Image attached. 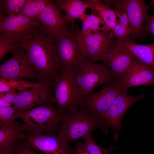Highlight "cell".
Returning <instances> with one entry per match:
<instances>
[{"label":"cell","mask_w":154,"mask_h":154,"mask_svg":"<svg viewBox=\"0 0 154 154\" xmlns=\"http://www.w3.org/2000/svg\"><path fill=\"white\" fill-rule=\"evenodd\" d=\"M19 142L17 141L9 148L0 150V154H15L19 148Z\"/></svg>","instance_id":"cell-35"},{"label":"cell","mask_w":154,"mask_h":154,"mask_svg":"<svg viewBox=\"0 0 154 154\" xmlns=\"http://www.w3.org/2000/svg\"><path fill=\"white\" fill-rule=\"evenodd\" d=\"M82 22L81 31L83 32L94 33L102 30L108 31L106 28L100 27L101 25L106 26L101 18L96 15L93 14L86 15Z\"/></svg>","instance_id":"cell-24"},{"label":"cell","mask_w":154,"mask_h":154,"mask_svg":"<svg viewBox=\"0 0 154 154\" xmlns=\"http://www.w3.org/2000/svg\"><path fill=\"white\" fill-rule=\"evenodd\" d=\"M64 114L52 104L47 103L28 110L17 111L16 116L23 121L25 132L56 135Z\"/></svg>","instance_id":"cell-2"},{"label":"cell","mask_w":154,"mask_h":154,"mask_svg":"<svg viewBox=\"0 0 154 154\" xmlns=\"http://www.w3.org/2000/svg\"><path fill=\"white\" fill-rule=\"evenodd\" d=\"M36 151L46 154H74V150L64 135L24 132L19 139Z\"/></svg>","instance_id":"cell-10"},{"label":"cell","mask_w":154,"mask_h":154,"mask_svg":"<svg viewBox=\"0 0 154 154\" xmlns=\"http://www.w3.org/2000/svg\"><path fill=\"white\" fill-rule=\"evenodd\" d=\"M38 82L34 83L23 79L9 78H0V92L19 90L32 88Z\"/></svg>","instance_id":"cell-22"},{"label":"cell","mask_w":154,"mask_h":154,"mask_svg":"<svg viewBox=\"0 0 154 154\" xmlns=\"http://www.w3.org/2000/svg\"><path fill=\"white\" fill-rule=\"evenodd\" d=\"M146 31L154 37V15L147 16Z\"/></svg>","instance_id":"cell-32"},{"label":"cell","mask_w":154,"mask_h":154,"mask_svg":"<svg viewBox=\"0 0 154 154\" xmlns=\"http://www.w3.org/2000/svg\"><path fill=\"white\" fill-rule=\"evenodd\" d=\"M75 31V30L71 35L55 39L60 72H71L74 73L88 61L80 46Z\"/></svg>","instance_id":"cell-9"},{"label":"cell","mask_w":154,"mask_h":154,"mask_svg":"<svg viewBox=\"0 0 154 154\" xmlns=\"http://www.w3.org/2000/svg\"><path fill=\"white\" fill-rule=\"evenodd\" d=\"M44 80L54 82L60 72L54 38L38 31L31 38L16 43Z\"/></svg>","instance_id":"cell-1"},{"label":"cell","mask_w":154,"mask_h":154,"mask_svg":"<svg viewBox=\"0 0 154 154\" xmlns=\"http://www.w3.org/2000/svg\"><path fill=\"white\" fill-rule=\"evenodd\" d=\"M17 112L13 106L7 107H0V127L15 122L17 119Z\"/></svg>","instance_id":"cell-28"},{"label":"cell","mask_w":154,"mask_h":154,"mask_svg":"<svg viewBox=\"0 0 154 154\" xmlns=\"http://www.w3.org/2000/svg\"><path fill=\"white\" fill-rule=\"evenodd\" d=\"M12 104L9 102L4 98H0V107H7L12 106Z\"/></svg>","instance_id":"cell-36"},{"label":"cell","mask_w":154,"mask_h":154,"mask_svg":"<svg viewBox=\"0 0 154 154\" xmlns=\"http://www.w3.org/2000/svg\"><path fill=\"white\" fill-rule=\"evenodd\" d=\"M127 90L121 88L103 119L104 128H110L114 131L115 141L119 138L118 132L121 129V120L127 110L134 103L144 97L143 93L136 96H130L127 93Z\"/></svg>","instance_id":"cell-15"},{"label":"cell","mask_w":154,"mask_h":154,"mask_svg":"<svg viewBox=\"0 0 154 154\" xmlns=\"http://www.w3.org/2000/svg\"><path fill=\"white\" fill-rule=\"evenodd\" d=\"M93 5V10L97 11L109 32L115 27L117 22V18L114 10L102 1H90Z\"/></svg>","instance_id":"cell-21"},{"label":"cell","mask_w":154,"mask_h":154,"mask_svg":"<svg viewBox=\"0 0 154 154\" xmlns=\"http://www.w3.org/2000/svg\"><path fill=\"white\" fill-rule=\"evenodd\" d=\"M118 43L129 50L137 58L154 70V43L143 45L135 43L133 39Z\"/></svg>","instance_id":"cell-19"},{"label":"cell","mask_w":154,"mask_h":154,"mask_svg":"<svg viewBox=\"0 0 154 154\" xmlns=\"http://www.w3.org/2000/svg\"><path fill=\"white\" fill-rule=\"evenodd\" d=\"M26 0H0V14L13 16L18 14Z\"/></svg>","instance_id":"cell-25"},{"label":"cell","mask_w":154,"mask_h":154,"mask_svg":"<svg viewBox=\"0 0 154 154\" xmlns=\"http://www.w3.org/2000/svg\"><path fill=\"white\" fill-rule=\"evenodd\" d=\"M115 12L117 18V21L129 27V21L127 13L124 11L115 9Z\"/></svg>","instance_id":"cell-30"},{"label":"cell","mask_w":154,"mask_h":154,"mask_svg":"<svg viewBox=\"0 0 154 154\" xmlns=\"http://www.w3.org/2000/svg\"><path fill=\"white\" fill-rule=\"evenodd\" d=\"M84 146L90 154H108L117 148L111 145L106 149H104L98 145L93 139L91 133L84 136Z\"/></svg>","instance_id":"cell-26"},{"label":"cell","mask_w":154,"mask_h":154,"mask_svg":"<svg viewBox=\"0 0 154 154\" xmlns=\"http://www.w3.org/2000/svg\"><path fill=\"white\" fill-rule=\"evenodd\" d=\"M18 92L15 91H11L5 92H0V98H4L13 105L14 100L18 95Z\"/></svg>","instance_id":"cell-33"},{"label":"cell","mask_w":154,"mask_h":154,"mask_svg":"<svg viewBox=\"0 0 154 154\" xmlns=\"http://www.w3.org/2000/svg\"><path fill=\"white\" fill-rule=\"evenodd\" d=\"M48 0H26L18 15L33 19L37 18L44 9Z\"/></svg>","instance_id":"cell-23"},{"label":"cell","mask_w":154,"mask_h":154,"mask_svg":"<svg viewBox=\"0 0 154 154\" xmlns=\"http://www.w3.org/2000/svg\"><path fill=\"white\" fill-rule=\"evenodd\" d=\"M102 1L115 9L125 11L129 21L131 35L137 39L141 35L147 16L149 5L142 0H104Z\"/></svg>","instance_id":"cell-13"},{"label":"cell","mask_w":154,"mask_h":154,"mask_svg":"<svg viewBox=\"0 0 154 154\" xmlns=\"http://www.w3.org/2000/svg\"><path fill=\"white\" fill-rule=\"evenodd\" d=\"M60 10L66 13V17L71 21V27H75L74 20L79 19L82 21L86 15L85 14L87 8H93V5L90 1L80 0H60L57 1Z\"/></svg>","instance_id":"cell-18"},{"label":"cell","mask_w":154,"mask_h":154,"mask_svg":"<svg viewBox=\"0 0 154 154\" xmlns=\"http://www.w3.org/2000/svg\"><path fill=\"white\" fill-rule=\"evenodd\" d=\"M74 154H90L85 148L84 143L77 141L76 144V149Z\"/></svg>","instance_id":"cell-34"},{"label":"cell","mask_w":154,"mask_h":154,"mask_svg":"<svg viewBox=\"0 0 154 154\" xmlns=\"http://www.w3.org/2000/svg\"><path fill=\"white\" fill-rule=\"evenodd\" d=\"M40 26L37 19L18 14L4 17L0 14V36L15 44L31 38Z\"/></svg>","instance_id":"cell-6"},{"label":"cell","mask_w":154,"mask_h":154,"mask_svg":"<svg viewBox=\"0 0 154 154\" xmlns=\"http://www.w3.org/2000/svg\"><path fill=\"white\" fill-rule=\"evenodd\" d=\"M17 47L16 44L0 36V60L9 52H13Z\"/></svg>","instance_id":"cell-29"},{"label":"cell","mask_w":154,"mask_h":154,"mask_svg":"<svg viewBox=\"0 0 154 154\" xmlns=\"http://www.w3.org/2000/svg\"><path fill=\"white\" fill-rule=\"evenodd\" d=\"M104 128L103 120L83 106L64 114L58 133L62 134L70 144L91 133L94 129Z\"/></svg>","instance_id":"cell-3"},{"label":"cell","mask_w":154,"mask_h":154,"mask_svg":"<svg viewBox=\"0 0 154 154\" xmlns=\"http://www.w3.org/2000/svg\"><path fill=\"white\" fill-rule=\"evenodd\" d=\"M25 130L23 124L15 121L9 125L0 127V150L9 148L19 139Z\"/></svg>","instance_id":"cell-20"},{"label":"cell","mask_w":154,"mask_h":154,"mask_svg":"<svg viewBox=\"0 0 154 154\" xmlns=\"http://www.w3.org/2000/svg\"><path fill=\"white\" fill-rule=\"evenodd\" d=\"M34 150L25 143L19 142V148L15 154H37Z\"/></svg>","instance_id":"cell-31"},{"label":"cell","mask_w":154,"mask_h":154,"mask_svg":"<svg viewBox=\"0 0 154 154\" xmlns=\"http://www.w3.org/2000/svg\"><path fill=\"white\" fill-rule=\"evenodd\" d=\"M75 35L85 57L93 63L101 60L116 43V40L107 30L84 33L76 27Z\"/></svg>","instance_id":"cell-7"},{"label":"cell","mask_w":154,"mask_h":154,"mask_svg":"<svg viewBox=\"0 0 154 154\" xmlns=\"http://www.w3.org/2000/svg\"><path fill=\"white\" fill-rule=\"evenodd\" d=\"M54 82L44 80L33 87L19 90L13 106L17 111H22L46 104H54Z\"/></svg>","instance_id":"cell-11"},{"label":"cell","mask_w":154,"mask_h":154,"mask_svg":"<svg viewBox=\"0 0 154 154\" xmlns=\"http://www.w3.org/2000/svg\"><path fill=\"white\" fill-rule=\"evenodd\" d=\"M109 33L114 39L118 41L125 42L130 39L129 27L118 21L114 28Z\"/></svg>","instance_id":"cell-27"},{"label":"cell","mask_w":154,"mask_h":154,"mask_svg":"<svg viewBox=\"0 0 154 154\" xmlns=\"http://www.w3.org/2000/svg\"><path fill=\"white\" fill-rule=\"evenodd\" d=\"M122 88L137 86L154 85V70L138 58L135 59L120 78Z\"/></svg>","instance_id":"cell-17"},{"label":"cell","mask_w":154,"mask_h":154,"mask_svg":"<svg viewBox=\"0 0 154 154\" xmlns=\"http://www.w3.org/2000/svg\"><path fill=\"white\" fill-rule=\"evenodd\" d=\"M12 57L0 66V77L35 79L41 82L44 79L30 62L22 48L17 47Z\"/></svg>","instance_id":"cell-12"},{"label":"cell","mask_w":154,"mask_h":154,"mask_svg":"<svg viewBox=\"0 0 154 154\" xmlns=\"http://www.w3.org/2000/svg\"><path fill=\"white\" fill-rule=\"evenodd\" d=\"M74 76L82 98L91 94L97 86L110 84L120 79L104 63L89 61L74 73Z\"/></svg>","instance_id":"cell-5"},{"label":"cell","mask_w":154,"mask_h":154,"mask_svg":"<svg viewBox=\"0 0 154 154\" xmlns=\"http://www.w3.org/2000/svg\"><path fill=\"white\" fill-rule=\"evenodd\" d=\"M120 79L104 85L99 91L82 98L83 105L103 120L105 114L121 90Z\"/></svg>","instance_id":"cell-14"},{"label":"cell","mask_w":154,"mask_h":154,"mask_svg":"<svg viewBox=\"0 0 154 154\" xmlns=\"http://www.w3.org/2000/svg\"><path fill=\"white\" fill-rule=\"evenodd\" d=\"M137 58L127 48L116 40L115 43L104 54L101 60L113 74L120 78Z\"/></svg>","instance_id":"cell-16"},{"label":"cell","mask_w":154,"mask_h":154,"mask_svg":"<svg viewBox=\"0 0 154 154\" xmlns=\"http://www.w3.org/2000/svg\"><path fill=\"white\" fill-rule=\"evenodd\" d=\"M54 104L61 113L73 112L83 106L73 72L59 73L54 81Z\"/></svg>","instance_id":"cell-4"},{"label":"cell","mask_w":154,"mask_h":154,"mask_svg":"<svg viewBox=\"0 0 154 154\" xmlns=\"http://www.w3.org/2000/svg\"><path fill=\"white\" fill-rule=\"evenodd\" d=\"M61 11L57 1L48 0L37 18L40 23L39 31L54 39L72 34L76 27H69L71 21Z\"/></svg>","instance_id":"cell-8"}]
</instances>
